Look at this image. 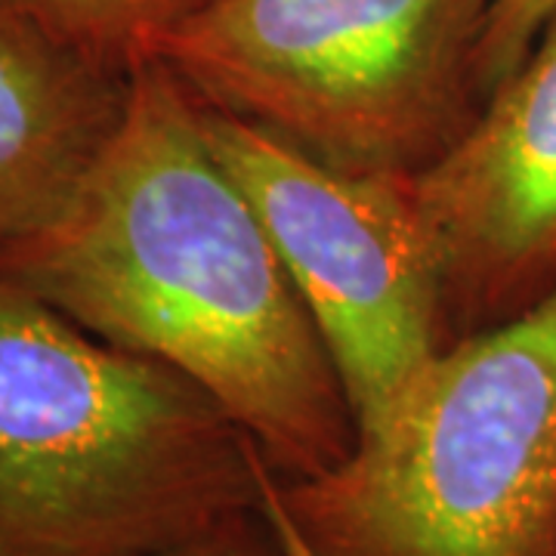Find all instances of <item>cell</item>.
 <instances>
[{
  "mask_svg": "<svg viewBox=\"0 0 556 556\" xmlns=\"http://www.w3.org/2000/svg\"><path fill=\"white\" fill-rule=\"evenodd\" d=\"M201 121L316 321L356 430L375 427L452 343L412 177L328 167L207 102Z\"/></svg>",
  "mask_w": 556,
  "mask_h": 556,
  "instance_id": "5",
  "label": "cell"
},
{
  "mask_svg": "<svg viewBox=\"0 0 556 556\" xmlns=\"http://www.w3.org/2000/svg\"><path fill=\"white\" fill-rule=\"evenodd\" d=\"M260 510H263L266 522L273 526V532H276L278 541H281L285 554L318 556L316 547L303 538V532L298 529V522L291 519V514L285 510V504H281V497H278L276 470H273V464H266V467H263V497H260Z\"/></svg>",
  "mask_w": 556,
  "mask_h": 556,
  "instance_id": "11",
  "label": "cell"
},
{
  "mask_svg": "<svg viewBox=\"0 0 556 556\" xmlns=\"http://www.w3.org/2000/svg\"><path fill=\"white\" fill-rule=\"evenodd\" d=\"M149 556H288L263 510L229 519L204 535Z\"/></svg>",
  "mask_w": 556,
  "mask_h": 556,
  "instance_id": "10",
  "label": "cell"
},
{
  "mask_svg": "<svg viewBox=\"0 0 556 556\" xmlns=\"http://www.w3.org/2000/svg\"><path fill=\"white\" fill-rule=\"evenodd\" d=\"M276 485L318 556H556V285L452 340L338 467Z\"/></svg>",
  "mask_w": 556,
  "mask_h": 556,
  "instance_id": "3",
  "label": "cell"
},
{
  "mask_svg": "<svg viewBox=\"0 0 556 556\" xmlns=\"http://www.w3.org/2000/svg\"><path fill=\"white\" fill-rule=\"evenodd\" d=\"M554 13L556 0H492L485 38H482V56H479L485 100L526 60V53L532 50L541 28Z\"/></svg>",
  "mask_w": 556,
  "mask_h": 556,
  "instance_id": "9",
  "label": "cell"
},
{
  "mask_svg": "<svg viewBox=\"0 0 556 556\" xmlns=\"http://www.w3.org/2000/svg\"><path fill=\"white\" fill-rule=\"evenodd\" d=\"M0 278L90 334L199 383L281 479L356 448L338 368L199 97L159 60L130 68L115 134L75 199L0 257Z\"/></svg>",
  "mask_w": 556,
  "mask_h": 556,
  "instance_id": "1",
  "label": "cell"
},
{
  "mask_svg": "<svg viewBox=\"0 0 556 556\" xmlns=\"http://www.w3.org/2000/svg\"><path fill=\"white\" fill-rule=\"evenodd\" d=\"M207 0H0V22L130 75L155 40Z\"/></svg>",
  "mask_w": 556,
  "mask_h": 556,
  "instance_id": "8",
  "label": "cell"
},
{
  "mask_svg": "<svg viewBox=\"0 0 556 556\" xmlns=\"http://www.w3.org/2000/svg\"><path fill=\"white\" fill-rule=\"evenodd\" d=\"M127 78L0 22V257L75 199L124 115Z\"/></svg>",
  "mask_w": 556,
  "mask_h": 556,
  "instance_id": "7",
  "label": "cell"
},
{
  "mask_svg": "<svg viewBox=\"0 0 556 556\" xmlns=\"http://www.w3.org/2000/svg\"><path fill=\"white\" fill-rule=\"evenodd\" d=\"M492 0H207L164 31L201 102L346 174L415 177L485 105Z\"/></svg>",
  "mask_w": 556,
  "mask_h": 556,
  "instance_id": "4",
  "label": "cell"
},
{
  "mask_svg": "<svg viewBox=\"0 0 556 556\" xmlns=\"http://www.w3.org/2000/svg\"><path fill=\"white\" fill-rule=\"evenodd\" d=\"M257 442L199 383L0 278V556H149L260 510Z\"/></svg>",
  "mask_w": 556,
  "mask_h": 556,
  "instance_id": "2",
  "label": "cell"
},
{
  "mask_svg": "<svg viewBox=\"0 0 556 556\" xmlns=\"http://www.w3.org/2000/svg\"><path fill=\"white\" fill-rule=\"evenodd\" d=\"M452 340L556 285V13L470 130L412 177Z\"/></svg>",
  "mask_w": 556,
  "mask_h": 556,
  "instance_id": "6",
  "label": "cell"
}]
</instances>
